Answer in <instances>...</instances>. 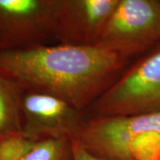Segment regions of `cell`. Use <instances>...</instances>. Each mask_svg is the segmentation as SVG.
Returning <instances> with one entry per match:
<instances>
[{"instance_id":"cell-1","label":"cell","mask_w":160,"mask_h":160,"mask_svg":"<svg viewBox=\"0 0 160 160\" xmlns=\"http://www.w3.org/2000/svg\"><path fill=\"white\" fill-rule=\"evenodd\" d=\"M133 61L97 46L53 44L0 52V69L24 91L57 97L85 112Z\"/></svg>"},{"instance_id":"cell-10","label":"cell","mask_w":160,"mask_h":160,"mask_svg":"<svg viewBox=\"0 0 160 160\" xmlns=\"http://www.w3.org/2000/svg\"><path fill=\"white\" fill-rule=\"evenodd\" d=\"M34 143L22 133L0 136V160H22Z\"/></svg>"},{"instance_id":"cell-3","label":"cell","mask_w":160,"mask_h":160,"mask_svg":"<svg viewBox=\"0 0 160 160\" xmlns=\"http://www.w3.org/2000/svg\"><path fill=\"white\" fill-rule=\"evenodd\" d=\"M160 112V42L129 65L95 102L88 118Z\"/></svg>"},{"instance_id":"cell-7","label":"cell","mask_w":160,"mask_h":160,"mask_svg":"<svg viewBox=\"0 0 160 160\" xmlns=\"http://www.w3.org/2000/svg\"><path fill=\"white\" fill-rule=\"evenodd\" d=\"M118 0H57L53 32L56 44L96 46Z\"/></svg>"},{"instance_id":"cell-9","label":"cell","mask_w":160,"mask_h":160,"mask_svg":"<svg viewBox=\"0 0 160 160\" xmlns=\"http://www.w3.org/2000/svg\"><path fill=\"white\" fill-rule=\"evenodd\" d=\"M22 160H74L73 143L69 138L37 141Z\"/></svg>"},{"instance_id":"cell-5","label":"cell","mask_w":160,"mask_h":160,"mask_svg":"<svg viewBox=\"0 0 160 160\" xmlns=\"http://www.w3.org/2000/svg\"><path fill=\"white\" fill-rule=\"evenodd\" d=\"M57 0H0V52L56 44Z\"/></svg>"},{"instance_id":"cell-11","label":"cell","mask_w":160,"mask_h":160,"mask_svg":"<svg viewBox=\"0 0 160 160\" xmlns=\"http://www.w3.org/2000/svg\"><path fill=\"white\" fill-rule=\"evenodd\" d=\"M73 143V157L74 160H102L99 158L97 157L92 155L88 151H86V149H84L82 147H80L78 144Z\"/></svg>"},{"instance_id":"cell-4","label":"cell","mask_w":160,"mask_h":160,"mask_svg":"<svg viewBox=\"0 0 160 160\" xmlns=\"http://www.w3.org/2000/svg\"><path fill=\"white\" fill-rule=\"evenodd\" d=\"M160 42V0H118L97 46L136 60Z\"/></svg>"},{"instance_id":"cell-2","label":"cell","mask_w":160,"mask_h":160,"mask_svg":"<svg viewBox=\"0 0 160 160\" xmlns=\"http://www.w3.org/2000/svg\"><path fill=\"white\" fill-rule=\"evenodd\" d=\"M72 142L102 160H160V112L88 118Z\"/></svg>"},{"instance_id":"cell-6","label":"cell","mask_w":160,"mask_h":160,"mask_svg":"<svg viewBox=\"0 0 160 160\" xmlns=\"http://www.w3.org/2000/svg\"><path fill=\"white\" fill-rule=\"evenodd\" d=\"M88 118L85 111L62 99L24 91L21 102V132L31 141L48 138L72 140Z\"/></svg>"},{"instance_id":"cell-8","label":"cell","mask_w":160,"mask_h":160,"mask_svg":"<svg viewBox=\"0 0 160 160\" xmlns=\"http://www.w3.org/2000/svg\"><path fill=\"white\" fill-rule=\"evenodd\" d=\"M24 90L0 69V136L21 132V102Z\"/></svg>"}]
</instances>
